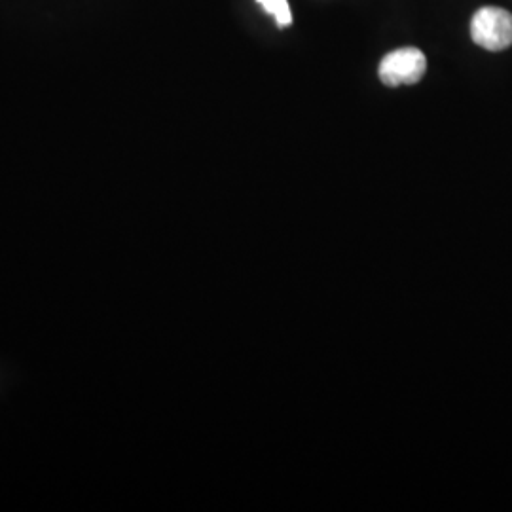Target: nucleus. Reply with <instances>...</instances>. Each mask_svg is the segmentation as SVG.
Here are the masks:
<instances>
[{
	"label": "nucleus",
	"instance_id": "obj_2",
	"mask_svg": "<svg viewBox=\"0 0 512 512\" xmlns=\"http://www.w3.org/2000/svg\"><path fill=\"white\" fill-rule=\"evenodd\" d=\"M427 71V59L418 48H401L385 55L380 63V80L389 88L418 84Z\"/></svg>",
	"mask_w": 512,
	"mask_h": 512
},
{
	"label": "nucleus",
	"instance_id": "obj_3",
	"mask_svg": "<svg viewBox=\"0 0 512 512\" xmlns=\"http://www.w3.org/2000/svg\"><path fill=\"white\" fill-rule=\"evenodd\" d=\"M256 2L275 19L279 27H289L293 23V14L287 0H256Z\"/></svg>",
	"mask_w": 512,
	"mask_h": 512
},
{
	"label": "nucleus",
	"instance_id": "obj_1",
	"mask_svg": "<svg viewBox=\"0 0 512 512\" xmlns=\"http://www.w3.org/2000/svg\"><path fill=\"white\" fill-rule=\"evenodd\" d=\"M471 38L480 48L501 52L512 46V14L497 8L484 6L471 19Z\"/></svg>",
	"mask_w": 512,
	"mask_h": 512
}]
</instances>
